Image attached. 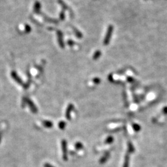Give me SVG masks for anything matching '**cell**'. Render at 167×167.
<instances>
[{
  "instance_id": "cell-13",
  "label": "cell",
  "mask_w": 167,
  "mask_h": 167,
  "mask_svg": "<svg viewBox=\"0 0 167 167\" xmlns=\"http://www.w3.org/2000/svg\"><path fill=\"white\" fill-rule=\"evenodd\" d=\"M26 102H27V100H24V98L23 99V100H22V107H25V103H26Z\"/></svg>"
},
{
  "instance_id": "cell-5",
  "label": "cell",
  "mask_w": 167,
  "mask_h": 167,
  "mask_svg": "<svg viewBox=\"0 0 167 167\" xmlns=\"http://www.w3.org/2000/svg\"><path fill=\"white\" fill-rule=\"evenodd\" d=\"M129 154L127 153L126 154L125 157H124V165H123V167H129Z\"/></svg>"
},
{
  "instance_id": "cell-15",
  "label": "cell",
  "mask_w": 167,
  "mask_h": 167,
  "mask_svg": "<svg viewBox=\"0 0 167 167\" xmlns=\"http://www.w3.org/2000/svg\"><path fill=\"white\" fill-rule=\"evenodd\" d=\"M44 167H53V166H52L51 165H50V163H47L44 165Z\"/></svg>"
},
{
  "instance_id": "cell-10",
  "label": "cell",
  "mask_w": 167,
  "mask_h": 167,
  "mask_svg": "<svg viewBox=\"0 0 167 167\" xmlns=\"http://www.w3.org/2000/svg\"><path fill=\"white\" fill-rule=\"evenodd\" d=\"M111 30H112V27H110V29H108V34H107V38H106V39H105V42H108V40H110V35H111Z\"/></svg>"
},
{
  "instance_id": "cell-4",
  "label": "cell",
  "mask_w": 167,
  "mask_h": 167,
  "mask_svg": "<svg viewBox=\"0 0 167 167\" xmlns=\"http://www.w3.org/2000/svg\"><path fill=\"white\" fill-rule=\"evenodd\" d=\"M110 152L105 153V154L101 158L100 160V163H105V162L107 161V160L108 159V158L110 157Z\"/></svg>"
},
{
  "instance_id": "cell-3",
  "label": "cell",
  "mask_w": 167,
  "mask_h": 167,
  "mask_svg": "<svg viewBox=\"0 0 167 167\" xmlns=\"http://www.w3.org/2000/svg\"><path fill=\"white\" fill-rule=\"evenodd\" d=\"M27 104L29 105V108H30V110H31L32 112L34 113H37V111H38L37 107L34 105V103H33V102L31 100H27Z\"/></svg>"
},
{
  "instance_id": "cell-2",
  "label": "cell",
  "mask_w": 167,
  "mask_h": 167,
  "mask_svg": "<svg viewBox=\"0 0 167 167\" xmlns=\"http://www.w3.org/2000/svg\"><path fill=\"white\" fill-rule=\"evenodd\" d=\"M74 106L72 104H69L68 106V108L66 109V113H65V116L66 118L67 119L69 120L71 119V111L72 110H73Z\"/></svg>"
},
{
  "instance_id": "cell-11",
  "label": "cell",
  "mask_w": 167,
  "mask_h": 167,
  "mask_svg": "<svg viewBox=\"0 0 167 167\" xmlns=\"http://www.w3.org/2000/svg\"><path fill=\"white\" fill-rule=\"evenodd\" d=\"M132 128H133L134 130L135 131H136V132H138V131H139L141 130V126L137 124H134L132 125Z\"/></svg>"
},
{
  "instance_id": "cell-12",
  "label": "cell",
  "mask_w": 167,
  "mask_h": 167,
  "mask_svg": "<svg viewBox=\"0 0 167 167\" xmlns=\"http://www.w3.org/2000/svg\"><path fill=\"white\" fill-rule=\"evenodd\" d=\"M75 147H76V149H77V150H81V149H82V148H83V145H82V144L81 143V142H77L76 144H75Z\"/></svg>"
},
{
  "instance_id": "cell-6",
  "label": "cell",
  "mask_w": 167,
  "mask_h": 167,
  "mask_svg": "<svg viewBox=\"0 0 167 167\" xmlns=\"http://www.w3.org/2000/svg\"><path fill=\"white\" fill-rule=\"evenodd\" d=\"M42 123H43V126H45L47 128H51L53 127V123L51 121H50L48 120L43 121Z\"/></svg>"
},
{
  "instance_id": "cell-7",
  "label": "cell",
  "mask_w": 167,
  "mask_h": 167,
  "mask_svg": "<svg viewBox=\"0 0 167 167\" xmlns=\"http://www.w3.org/2000/svg\"><path fill=\"white\" fill-rule=\"evenodd\" d=\"M128 152L129 153V154H130V153H132L134 152V147L133 145H132V144L131 143V142H128Z\"/></svg>"
},
{
  "instance_id": "cell-16",
  "label": "cell",
  "mask_w": 167,
  "mask_h": 167,
  "mask_svg": "<svg viewBox=\"0 0 167 167\" xmlns=\"http://www.w3.org/2000/svg\"><path fill=\"white\" fill-rule=\"evenodd\" d=\"M2 137H3V134H2L1 132H0V143H1V142Z\"/></svg>"
},
{
  "instance_id": "cell-9",
  "label": "cell",
  "mask_w": 167,
  "mask_h": 167,
  "mask_svg": "<svg viewBox=\"0 0 167 167\" xmlns=\"http://www.w3.org/2000/svg\"><path fill=\"white\" fill-rule=\"evenodd\" d=\"M66 123L63 121H61L58 123V127L59 128H60L61 129H64L66 127Z\"/></svg>"
},
{
  "instance_id": "cell-14",
  "label": "cell",
  "mask_w": 167,
  "mask_h": 167,
  "mask_svg": "<svg viewBox=\"0 0 167 167\" xmlns=\"http://www.w3.org/2000/svg\"><path fill=\"white\" fill-rule=\"evenodd\" d=\"M163 113L165 115H167V107H164L163 108Z\"/></svg>"
},
{
  "instance_id": "cell-1",
  "label": "cell",
  "mask_w": 167,
  "mask_h": 167,
  "mask_svg": "<svg viewBox=\"0 0 167 167\" xmlns=\"http://www.w3.org/2000/svg\"><path fill=\"white\" fill-rule=\"evenodd\" d=\"M61 149L63 152V158L64 161L68 160V151H67V142L65 140L61 141Z\"/></svg>"
},
{
  "instance_id": "cell-8",
  "label": "cell",
  "mask_w": 167,
  "mask_h": 167,
  "mask_svg": "<svg viewBox=\"0 0 167 167\" xmlns=\"http://www.w3.org/2000/svg\"><path fill=\"white\" fill-rule=\"evenodd\" d=\"M113 142V137L112 136H109L106 139L105 141V144H111Z\"/></svg>"
}]
</instances>
